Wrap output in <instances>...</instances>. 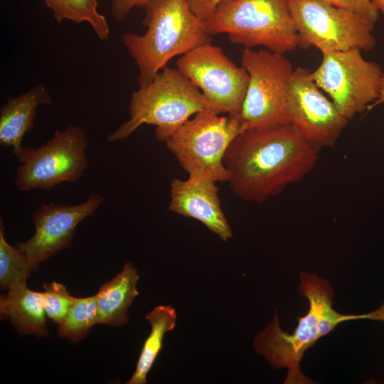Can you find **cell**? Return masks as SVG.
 I'll return each instance as SVG.
<instances>
[{"instance_id":"5","label":"cell","mask_w":384,"mask_h":384,"mask_svg":"<svg viewBox=\"0 0 384 384\" xmlns=\"http://www.w3.org/2000/svg\"><path fill=\"white\" fill-rule=\"evenodd\" d=\"M205 22L208 35L227 33L245 48L284 54L299 47L288 0H223Z\"/></svg>"},{"instance_id":"20","label":"cell","mask_w":384,"mask_h":384,"mask_svg":"<svg viewBox=\"0 0 384 384\" xmlns=\"http://www.w3.org/2000/svg\"><path fill=\"white\" fill-rule=\"evenodd\" d=\"M97 296L76 298L59 324L58 334L73 341L83 338L90 328L97 324Z\"/></svg>"},{"instance_id":"23","label":"cell","mask_w":384,"mask_h":384,"mask_svg":"<svg viewBox=\"0 0 384 384\" xmlns=\"http://www.w3.org/2000/svg\"><path fill=\"white\" fill-rule=\"evenodd\" d=\"M326 1L354 12L367 20L375 23L379 11L373 5L372 0H325Z\"/></svg>"},{"instance_id":"18","label":"cell","mask_w":384,"mask_h":384,"mask_svg":"<svg viewBox=\"0 0 384 384\" xmlns=\"http://www.w3.org/2000/svg\"><path fill=\"white\" fill-rule=\"evenodd\" d=\"M151 331L142 346L136 369L128 384L146 383V376L163 347L166 332L176 326V312L171 305H159L146 314Z\"/></svg>"},{"instance_id":"19","label":"cell","mask_w":384,"mask_h":384,"mask_svg":"<svg viewBox=\"0 0 384 384\" xmlns=\"http://www.w3.org/2000/svg\"><path fill=\"white\" fill-rule=\"evenodd\" d=\"M52 11L53 18L61 23L65 20L76 23H87L97 38L106 41L110 26L106 17L98 11L97 0H44Z\"/></svg>"},{"instance_id":"9","label":"cell","mask_w":384,"mask_h":384,"mask_svg":"<svg viewBox=\"0 0 384 384\" xmlns=\"http://www.w3.org/2000/svg\"><path fill=\"white\" fill-rule=\"evenodd\" d=\"M87 145L85 131L71 125L55 131L52 139L37 149L22 146L15 156L20 162L16 188L50 191L63 182L78 181L89 164Z\"/></svg>"},{"instance_id":"4","label":"cell","mask_w":384,"mask_h":384,"mask_svg":"<svg viewBox=\"0 0 384 384\" xmlns=\"http://www.w3.org/2000/svg\"><path fill=\"white\" fill-rule=\"evenodd\" d=\"M206 110L216 112L186 77L178 69L166 66L149 85L132 94L129 120L110 134L107 140L114 142L125 139L146 124L156 126V138L164 142L192 115Z\"/></svg>"},{"instance_id":"28","label":"cell","mask_w":384,"mask_h":384,"mask_svg":"<svg viewBox=\"0 0 384 384\" xmlns=\"http://www.w3.org/2000/svg\"><path fill=\"white\" fill-rule=\"evenodd\" d=\"M372 2L378 11H380L384 17V0H372Z\"/></svg>"},{"instance_id":"6","label":"cell","mask_w":384,"mask_h":384,"mask_svg":"<svg viewBox=\"0 0 384 384\" xmlns=\"http://www.w3.org/2000/svg\"><path fill=\"white\" fill-rule=\"evenodd\" d=\"M244 130L240 114L220 116L206 110L187 120L164 143L188 176L225 182L229 178L225 152Z\"/></svg>"},{"instance_id":"7","label":"cell","mask_w":384,"mask_h":384,"mask_svg":"<svg viewBox=\"0 0 384 384\" xmlns=\"http://www.w3.org/2000/svg\"><path fill=\"white\" fill-rule=\"evenodd\" d=\"M241 66L249 75L240 113L245 130L289 124L287 96L294 71L292 62L282 53L245 48Z\"/></svg>"},{"instance_id":"21","label":"cell","mask_w":384,"mask_h":384,"mask_svg":"<svg viewBox=\"0 0 384 384\" xmlns=\"http://www.w3.org/2000/svg\"><path fill=\"white\" fill-rule=\"evenodd\" d=\"M36 269L16 247L4 238L3 220L0 221V284L3 290L26 281L30 273Z\"/></svg>"},{"instance_id":"12","label":"cell","mask_w":384,"mask_h":384,"mask_svg":"<svg viewBox=\"0 0 384 384\" xmlns=\"http://www.w3.org/2000/svg\"><path fill=\"white\" fill-rule=\"evenodd\" d=\"M287 109L289 124L319 149L333 146L349 121L316 85L311 71L301 67L292 74Z\"/></svg>"},{"instance_id":"1","label":"cell","mask_w":384,"mask_h":384,"mask_svg":"<svg viewBox=\"0 0 384 384\" xmlns=\"http://www.w3.org/2000/svg\"><path fill=\"white\" fill-rule=\"evenodd\" d=\"M319 150L289 124L245 130L225 152L227 182L242 200L264 202L304 178L316 164Z\"/></svg>"},{"instance_id":"26","label":"cell","mask_w":384,"mask_h":384,"mask_svg":"<svg viewBox=\"0 0 384 384\" xmlns=\"http://www.w3.org/2000/svg\"><path fill=\"white\" fill-rule=\"evenodd\" d=\"M370 320L384 321V303L376 310L370 312Z\"/></svg>"},{"instance_id":"13","label":"cell","mask_w":384,"mask_h":384,"mask_svg":"<svg viewBox=\"0 0 384 384\" xmlns=\"http://www.w3.org/2000/svg\"><path fill=\"white\" fill-rule=\"evenodd\" d=\"M103 201L101 195L92 193L77 205L41 203L31 215L33 235L26 242H18L16 248L36 268L41 262L69 247L77 225L94 214Z\"/></svg>"},{"instance_id":"25","label":"cell","mask_w":384,"mask_h":384,"mask_svg":"<svg viewBox=\"0 0 384 384\" xmlns=\"http://www.w3.org/2000/svg\"><path fill=\"white\" fill-rule=\"evenodd\" d=\"M221 1L223 0H188V2L192 11L199 18L206 21Z\"/></svg>"},{"instance_id":"15","label":"cell","mask_w":384,"mask_h":384,"mask_svg":"<svg viewBox=\"0 0 384 384\" xmlns=\"http://www.w3.org/2000/svg\"><path fill=\"white\" fill-rule=\"evenodd\" d=\"M51 103V96L43 84L9 97L0 110L1 145L11 147V154L16 156L23 146L24 135L33 127L38 106Z\"/></svg>"},{"instance_id":"27","label":"cell","mask_w":384,"mask_h":384,"mask_svg":"<svg viewBox=\"0 0 384 384\" xmlns=\"http://www.w3.org/2000/svg\"><path fill=\"white\" fill-rule=\"evenodd\" d=\"M383 102H384V73L382 78V82H381L380 90L379 92V96L371 106L375 107V105H378Z\"/></svg>"},{"instance_id":"22","label":"cell","mask_w":384,"mask_h":384,"mask_svg":"<svg viewBox=\"0 0 384 384\" xmlns=\"http://www.w3.org/2000/svg\"><path fill=\"white\" fill-rule=\"evenodd\" d=\"M43 302L46 316L58 325L74 304L76 297L71 296L60 283L52 282L43 284Z\"/></svg>"},{"instance_id":"8","label":"cell","mask_w":384,"mask_h":384,"mask_svg":"<svg viewBox=\"0 0 384 384\" xmlns=\"http://www.w3.org/2000/svg\"><path fill=\"white\" fill-rule=\"evenodd\" d=\"M299 47L321 53L359 49L369 51L376 40L375 23L325 0H288Z\"/></svg>"},{"instance_id":"24","label":"cell","mask_w":384,"mask_h":384,"mask_svg":"<svg viewBox=\"0 0 384 384\" xmlns=\"http://www.w3.org/2000/svg\"><path fill=\"white\" fill-rule=\"evenodd\" d=\"M149 0H111L110 13L114 20L122 21L135 7L144 6Z\"/></svg>"},{"instance_id":"11","label":"cell","mask_w":384,"mask_h":384,"mask_svg":"<svg viewBox=\"0 0 384 384\" xmlns=\"http://www.w3.org/2000/svg\"><path fill=\"white\" fill-rule=\"evenodd\" d=\"M177 69L199 88L218 113L240 114L249 75L237 66L221 48L211 43L201 45L182 55Z\"/></svg>"},{"instance_id":"16","label":"cell","mask_w":384,"mask_h":384,"mask_svg":"<svg viewBox=\"0 0 384 384\" xmlns=\"http://www.w3.org/2000/svg\"><path fill=\"white\" fill-rule=\"evenodd\" d=\"M139 278L133 264L127 262L115 277L100 288L96 294L97 324L121 326L128 322V309L139 294Z\"/></svg>"},{"instance_id":"10","label":"cell","mask_w":384,"mask_h":384,"mask_svg":"<svg viewBox=\"0 0 384 384\" xmlns=\"http://www.w3.org/2000/svg\"><path fill=\"white\" fill-rule=\"evenodd\" d=\"M383 73L359 49L322 53L321 64L311 72L316 85L348 120L378 99Z\"/></svg>"},{"instance_id":"17","label":"cell","mask_w":384,"mask_h":384,"mask_svg":"<svg viewBox=\"0 0 384 384\" xmlns=\"http://www.w3.org/2000/svg\"><path fill=\"white\" fill-rule=\"evenodd\" d=\"M1 318H7L19 334L46 336V312L43 293L29 289L26 282L8 289L0 299Z\"/></svg>"},{"instance_id":"14","label":"cell","mask_w":384,"mask_h":384,"mask_svg":"<svg viewBox=\"0 0 384 384\" xmlns=\"http://www.w3.org/2000/svg\"><path fill=\"white\" fill-rule=\"evenodd\" d=\"M169 210L196 219L223 241L233 231L223 211L216 181L201 177L174 178L170 183Z\"/></svg>"},{"instance_id":"2","label":"cell","mask_w":384,"mask_h":384,"mask_svg":"<svg viewBox=\"0 0 384 384\" xmlns=\"http://www.w3.org/2000/svg\"><path fill=\"white\" fill-rule=\"evenodd\" d=\"M299 276V292L309 302L308 313L299 317L294 331L289 334L281 329L275 311L272 321L254 340L255 349L271 366L287 369L285 384L312 383L300 368L306 351L341 322L368 319V314H343L334 309V292L327 280L304 272Z\"/></svg>"},{"instance_id":"3","label":"cell","mask_w":384,"mask_h":384,"mask_svg":"<svg viewBox=\"0 0 384 384\" xmlns=\"http://www.w3.org/2000/svg\"><path fill=\"white\" fill-rule=\"evenodd\" d=\"M144 7L146 31L121 36L138 68L139 87L149 85L174 57L211 41L206 22L192 11L188 0H149Z\"/></svg>"}]
</instances>
